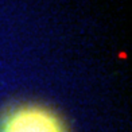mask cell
<instances>
[{"label":"cell","instance_id":"cell-1","mask_svg":"<svg viewBox=\"0 0 132 132\" xmlns=\"http://www.w3.org/2000/svg\"><path fill=\"white\" fill-rule=\"evenodd\" d=\"M0 132H68L57 113L40 105H20L0 121Z\"/></svg>","mask_w":132,"mask_h":132}]
</instances>
